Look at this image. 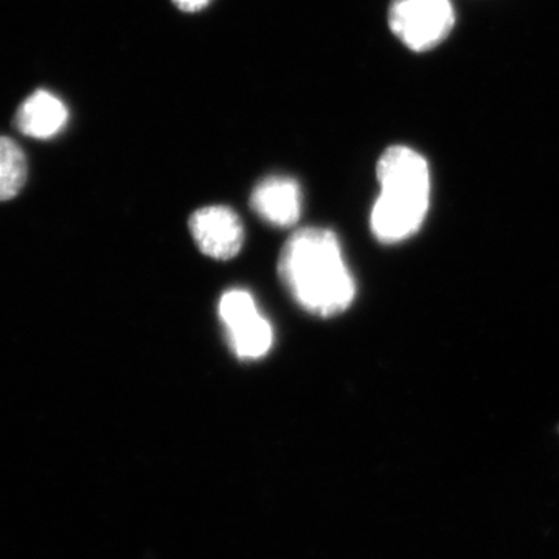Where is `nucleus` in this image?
<instances>
[{"instance_id": "obj_1", "label": "nucleus", "mask_w": 559, "mask_h": 559, "mask_svg": "<svg viewBox=\"0 0 559 559\" xmlns=\"http://www.w3.org/2000/svg\"><path fill=\"white\" fill-rule=\"evenodd\" d=\"M278 275L294 300L319 318L341 314L355 300V280L331 230H297L280 253Z\"/></svg>"}, {"instance_id": "obj_2", "label": "nucleus", "mask_w": 559, "mask_h": 559, "mask_svg": "<svg viewBox=\"0 0 559 559\" xmlns=\"http://www.w3.org/2000/svg\"><path fill=\"white\" fill-rule=\"evenodd\" d=\"M377 176L381 193L371 212V230L385 245L406 240L428 213V162L407 146H392L378 160Z\"/></svg>"}, {"instance_id": "obj_3", "label": "nucleus", "mask_w": 559, "mask_h": 559, "mask_svg": "<svg viewBox=\"0 0 559 559\" xmlns=\"http://www.w3.org/2000/svg\"><path fill=\"white\" fill-rule=\"evenodd\" d=\"M454 24L450 0H393L389 9L390 31L414 51L439 46L450 36Z\"/></svg>"}, {"instance_id": "obj_4", "label": "nucleus", "mask_w": 559, "mask_h": 559, "mask_svg": "<svg viewBox=\"0 0 559 559\" xmlns=\"http://www.w3.org/2000/svg\"><path fill=\"white\" fill-rule=\"evenodd\" d=\"M219 318L227 341L240 359H260L270 352L274 333L271 323L257 310L255 300L245 289H230L221 297Z\"/></svg>"}, {"instance_id": "obj_5", "label": "nucleus", "mask_w": 559, "mask_h": 559, "mask_svg": "<svg viewBox=\"0 0 559 559\" xmlns=\"http://www.w3.org/2000/svg\"><path fill=\"white\" fill-rule=\"evenodd\" d=\"M189 227L198 248L210 259H234L245 242L240 216L224 205L197 210L191 215Z\"/></svg>"}, {"instance_id": "obj_6", "label": "nucleus", "mask_w": 559, "mask_h": 559, "mask_svg": "<svg viewBox=\"0 0 559 559\" xmlns=\"http://www.w3.org/2000/svg\"><path fill=\"white\" fill-rule=\"evenodd\" d=\"M250 207L274 226H294L300 219L301 212L299 183L285 176H271L252 191Z\"/></svg>"}, {"instance_id": "obj_7", "label": "nucleus", "mask_w": 559, "mask_h": 559, "mask_svg": "<svg viewBox=\"0 0 559 559\" xmlns=\"http://www.w3.org/2000/svg\"><path fill=\"white\" fill-rule=\"evenodd\" d=\"M69 109L61 98L49 91H36L17 108L14 124L24 135L33 139H50L64 130Z\"/></svg>"}, {"instance_id": "obj_8", "label": "nucleus", "mask_w": 559, "mask_h": 559, "mask_svg": "<svg viewBox=\"0 0 559 559\" xmlns=\"http://www.w3.org/2000/svg\"><path fill=\"white\" fill-rule=\"evenodd\" d=\"M27 180V160L14 140L0 135V201L13 200Z\"/></svg>"}, {"instance_id": "obj_9", "label": "nucleus", "mask_w": 559, "mask_h": 559, "mask_svg": "<svg viewBox=\"0 0 559 559\" xmlns=\"http://www.w3.org/2000/svg\"><path fill=\"white\" fill-rule=\"evenodd\" d=\"M212 0H173L179 10L187 11V13H194V11L204 10L210 5Z\"/></svg>"}]
</instances>
